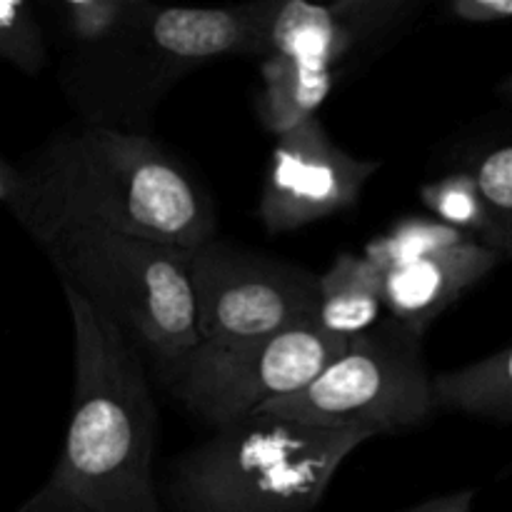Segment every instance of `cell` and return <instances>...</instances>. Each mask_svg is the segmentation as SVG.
<instances>
[{"mask_svg":"<svg viewBox=\"0 0 512 512\" xmlns=\"http://www.w3.org/2000/svg\"><path fill=\"white\" fill-rule=\"evenodd\" d=\"M20 180L13 215L38 245L65 225H100L183 250L215 240L208 195L145 135L90 125L53 140Z\"/></svg>","mask_w":512,"mask_h":512,"instance_id":"cell-1","label":"cell"},{"mask_svg":"<svg viewBox=\"0 0 512 512\" xmlns=\"http://www.w3.org/2000/svg\"><path fill=\"white\" fill-rule=\"evenodd\" d=\"M63 285L75 340V388L50 480L90 512H163L153 478L158 410L150 370L125 335Z\"/></svg>","mask_w":512,"mask_h":512,"instance_id":"cell-2","label":"cell"},{"mask_svg":"<svg viewBox=\"0 0 512 512\" xmlns=\"http://www.w3.org/2000/svg\"><path fill=\"white\" fill-rule=\"evenodd\" d=\"M368 440L363 430L248 415L180 455L165 498L175 512H313Z\"/></svg>","mask_w":512,"mask_h":512,"instance_id":"cell-3","label":"cell"},{"mask_svg":"<svg viewBox=\"0 0 512 512\" xmlns=\"http://www.w3.org/2000/svg\"><path fill=\"white\" fill-rule=\"evenodd\" d=\"M40 248L60 283L95 305L160 380L203 345L195 325L190 250L100 225H65Z\"/></svg>","mask_w":512,"mask_h":512,"instance_id":"cell-4","label":"cell"},{"mask_svg":"<svg viewBox=\"0 0 512 512\" xmlns=\"http://www.w3.org/2000/svg\"><path fill=\"white\" fill-rule=\"evenodd\" d=\"M438 408L423 358V335L393 318H380L348 340V350L308 388L273 400L253 415L328 430L373 435L418 428Z\"/></svg>","mask_w":512,"mask_h":512,"instance_id":"cell-5","label":"cell"},{"mask_svg":"<svg viewBox=\"0 0 512 512\" xmlns=\"http://www.w3.org/2000/svg\"><path fill=\"white\" fill-rule=\"evenodd\" d=\"M345 350V338L318 323L300 325L250 343L198 345L163 383L190 413L225 428L308 388Z\"/></svg>","mask_w":512,"mask_h":512,"instance_id":"cell-6","label":"cell"},{"mask_svg":"<svg viewBox=\"0 0 512 512\" xmlns=\"http://www.w3.org/2000/svg\"><path fill=\"white\" fill-rule=\"evenodd\" d=\"M188 268L203 343H250L318 323V278L298 265L210 240L190 250Z\"/></svg>","mask_w":512,"mask_h":512,"instance_id":"cell-7","label":"cell"},{"mask_svg":"<svg viewBox=\"0 0 512 512\" xmlns=\"http://www.w3.org/2000/svg\"><path fill=\"white\" fill-rule=\"evenodd\" d=\"M380 160L340 148L318 118L275 138L258 215L268 233H290L358 205Z\"/></svg>","mask_w":512,"mask_h":512,"instance_id":"cell-8","label":"cell"},{"mask_svg":"<svg viewBox=\"0 0 512 512\" xmlns=\"http://www.w3.org/2000/svg\"><path fill=\"white\" fill-rule=\"evenodd\" d=\"M413 10L405 0H338V3L265 5V55L335 70L350 63L365 45L375 43Z\"/></svg>","mask_w":512,"mask_h":512,"instance_id":"cell-9","label":"cell"},{"mask_svg":"<svg viewBox=\"0 0 512 512\" xmlns=\"http://www.w3.org/2000/svg\"><path fill=\"white\" fill-rule=\"evenodd\" d=\"M503 255L480 240L435 253L383 275V310L388 318L423 335L428 325L485 278Z\"/></svg>","mask_w":512,"mask_h":512,"instance_id":"cell-10","label":"cell"},{"mask_svg":"<svg viewBox=\"0 0 512 512\" xmlns=\"http://www.w3.org/2000/svg\"><path fill=\"white\" fill-rule=\"evenodd\" d=\"M265 5L188 10L143 3V20L153 48L175 63L250 53L265 58Z\"/></svg>","mask_w":512,"mask_h":512,"instance_id":"cell-11","label":"cell"},{"mask_svg":"<svg viewBox=\"0 0 512 512\" xmlns=\"http://www.w3.org/2000/svg\"><path fill=\"white\" fill-rule=\"evenodd\" d=\"M263 88L255 95V113L275 138L318 118L340 75L318 65L295 63L283 55H265L260 65Z\"/></svg>","mask_w":512,"mask_h":512,"instance_id":"cell-12","label":"cell"},{"mask_svg":"<svg viewBox=\"0 0 512 512\" xmlns=\"http://www.w3.org/2000/svg\"><path fill=\"white\" fill-rule=\"evenodd\" d=\"M383 315V273L363 255L340 253L318 275V325L338 338H355Z\"/></svg>","mask_w":512,"mask_h":512,"instance_id":"cell-13","label":"cell"},{"mask_svg":"<svg viewBox=\"0 0 512 512\" xmlns=\"http://www.w3.org/2000/svg\"><path fill=\"white\" fill-rule=\"evenodd\" d=\"M438 408L512 423V345L503 353L433 378Z\"/></svg>","mask_w":512,"mask_h":512,"instance_id":"cell-14","label":"cell"},{"mask_svg":"<svg viewBox=\"0 0 512 512\" xmlns=\"http://www.w3.org/2000/svg\"><path fill=\"white\" fill-rule=\"evenodd\" d=\"M468 240L473 238L440 223V220L410 215V218L390 225V230H385L383 235L370 240L363 258L385 275L405 268V265L418 263L423 258H430L435 253L455 248V245L468 243Z\"/></svg>","mask_w":512,"mask_h":512,"instance_id":"cell-15","label":"cell"},{"mask_svg":"<svg viewBox=\"0 0 512 512\" xmlns=\"http://www.w3.org/2000/svg\"><path fill=\"white\" fill-rule=\"evenodd\" d=\"M423 203L433 210L435 220L470 235L473 240L483 238L485 245L498 250L503 255V243H500L498 225L493 215L485 208L483 198L478 193L473 175L470 173H453L445 178L433 180L420 190Z\"/></svg>","mask_w":512,"mask_h":512,"instance_id":"cell-16","label":"cell"},{"mask_svg":"<svg viewBox=\"0 0 512 512\" xmlns=\"http://www.w3.org/2000/svg\"><path fill=\"white\" fill-rule=\"evenodd\" d=\"M0 60L25 75L40 73L48 60L43 25L23 0H0Z\"/></svg>","mask_w":512,"mask_h":512,"instance_id":"cell-17","label":"cell"},{"mask_svg":"<svg viewBox=\"0 0 512 512\" xmlns=\"http://www.w3.org/2000/svg\"><path fill=\"white\" fill-rule=\"evenodd\" d=\"M68 38L78 45L110 43L133 23L138 3L130 0H65L60 3Z\"/></svg>","mask_w":512,"mask_h":512,"instance_id":"cell-18","label":"cell"},{"mask_svg":"<svg viewBox=\"0 0 512 512\" xmlns=\"http://www.w3.org/2000/svg\"><path fill=\"white\" fill-rule=\"evenodd\" d=\"M485 208L498 225L503 250L512 245V145L493 150L478 163L473 173Z\"/></svg>","mask_w":512,"mask_h":512,"instance_id":"cell-19","label":"cell"},{"mask_svg":"<svg viewBox=\"0 0 512 512\" xmlns=\"http://www.w3.org/2000/svg\"><path fill=\"white\" fill-rule=\"evenodd\" d=\"M448 13L460 23H500L512 20V0H453Z\"/></svg>","mask_w":512,"mask_h":512,"instance_id":"cell-20","label":"cell"},{"mask_svg":"<svg viewBox=\"0 0 512 512\" xmlns=\"http://www.w3.org/2000/svg\"><path fill=\"white\" fill-rule=\"evenodd\" d=\"M15 512H90L83 503L73 498L68 490L60 488L58 483L48 480L28 503Z\"/></svg>","mask_w":512,"mask_h":512,"instance_id":"cell-21","label":"cell"},{"mask_svg":"<svg viewBox=\"0 0 512 512\" xmlns=\"http://www.w3.org/2000/svg\"><path fill=\"white\" fill-rule=\"evenodd\" d=\"M475 490H460L453 495H440V498H430L425 503L413 505L408 510L400 512H470L473 510Z\"/></svg>","mask_w":512,"mask_h":512,"instance_id":"cell-22","label":"cell"},{"mask_svg":"<svg viewBox=\"0 0 512 512\" xmlns=\"http://www.w3.org/2000/svg\"><path fill=\"white\" fill-rule=\"evenodd\" d=\"M20 188H23L20 170L10 168V165H5L3 160H0V203H5L13 210L20 198Z\"/></svg>","mask_w":512,"mask_h":512,"instance_id":"cell-23","label":"cell"},{"mask_svg":"<svg viewBox=\"0 0 512 512\" xmlns=\"http://www.w3.org/2000/svg\"><path fill=\"white\" fill-rule=\"evenodd\" d=\"M500 93H503L508 100H512V75L503 80V85H500Z\"/></svg>","mask_w":512,"mask_h":512,"instance_id":"cell-24","label":"cell"}]
</instances>
